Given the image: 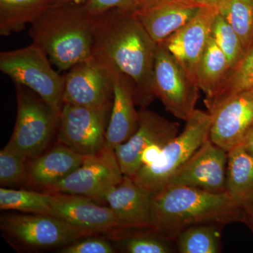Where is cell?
Wrapping results in <instances>:
<instances>
[{
	"label": "cell",
	"mask_w": 253,
	"mask_h": 253,
	"mask_svg": "<svg viewBox=\"0 0 253 253\" xmlns=\"http://www.w3.org/2000/svg\"><path fill=\"white\" fill-rule=\"evenodd\" d=\"M92 18V52L104 56L134 85L136 105L146 108L156 97L154 68L158 43L134 12L113 9Z\"/></svg>",
	"instance_id": "6da1fadb"
},
{
	"label": "cell",
	"mask_w": 253,
	"mask_h": 253,
	"mask_svg": "<svg viewBox=\"0 0 253 253\" xmlns=\"http://www.w3.org/2000/svg\"><path fill=\"white\" fill-rule=\"evenodd\" d=\"M245 220L244 208L226 192L212 193L184 186H166L154 195L153 230L174 241L190 226L225 225Z\"/></svg>",
	"instance_id": "7a4b0ae2"
},
{
	"label": "cell",
	"mask_w": 253,
	"mask_h": 253,
	"mask_svg": "<svg viewBox=\"0 0 253 253\" xmlns=\"http://www.w3.org/2000/svg\"><path fill=\"white\" fill-rule=\"evenodd\" d=\"M29 35L61 71L92 54V18L83 3H56L32 23Z\"/></svg>",
	"instance_id": "3957f363"
},
{
	"label": "cell",
	"mask_w": 253,
	"mask_h": 253,
	"mask_svg": "<svg viewBox=\"0 0 253 253\" xmlns=\"http://www.w3.org/2000/svg\"><path fill=\"white\" fill-rule=\"evenodd\" d=\"M212 123L211 113L196 109L186 121L184 130L164 146L157 161L141 167L131 179L151 194H157L209 138Z\"/></svg>",
	"instance_id": "277c9868"
},
{
	"label": "cell",
	"mask_w": 253,
	"mask_h": 253,
	"mask_svg": "<svg viewBox=\"0 0 253 253\" xmlns=\"http://www.w3.org/2000/svg\"><path fill=\"white\" fill-rule=\"evenodd\" d=\"M47 54L35 43L0 54V71L15 84L29 88L58 113L63 106L65 77L51 67Z\"/></svg>",
	"instance_id": "5b68a950"
},
{
	"label": "cell",
	"mask_w": 253,
	"mask_h": 253,
	"mask_svg": "<svg viewBox=\"0 0 253 253\" xmlns=\"http://www.w3.org/2000/svg\"><path fill=\"white\" fill-rule=\"evenodd\" d=\"M16 84L17 118L10 146L25 157L41 156L49 144L60 113L26 86Z\"/></svg>",
	"instance_id": "8992f818"
},
{
	"label": "cell",
	"mask_w": 253,
	"mask_h": 253,
	"mask_svg": "<svg viewBox=\"0 0 253 253\" xmlns=\"http://www.w3.org/2000/svg\"><path fill=\"white\" fill-rule=\"evenodd\" d=\"M117 70L104 56L92 52L65 76L63 104L109 111Z\"/></svg>",
	"instance_id": "52a82bcc"
},
{
	"label": "cell",
	"mask_w": 253,
	"mask_h": 253,
	"mask_svg": "<svg viewBox=\"0 0 253 253\" xmlns=\"http://www.w3.org/2000/svg\"><path fill=\"white\" fill-rule=\"evenodd\" d=\"M154 89L166 109L178 119L187 121L196 111L200 89L197 83L161 43L155 57Z\"/></svg>",
	"instance_id": "ba28073f"
},
{
	"label": "cell",
	"mask_w": 253,
	"mask_h": 253,
	"mask_svg": "<svg viewBox=\"0 0 253 253\" xmlns=\"http://www.w3.org/2000/svg\"><path fill=\"white\" fill-rule=\"evenodd\" d=\"M123 176L115 150L105 145L96 154L84 156L74 172L47 190L49 193L81 195L94 201H104L108 192Z\"/></svg>",
	"instance_id": "9c48e42d"
},
{
	"label": "cell",
	"mask_w": 253,
	"mask_h": 253,
	"mask_svg": "<svg viewBox=\"0 0 253 253\" xmlns=\"http://www.w3.org/2000/svg\"><path fill=\"white\" fill-rule=\"evenodd\" d=\"M2 230L18 242L33 248L66 246L74 241L96 235L51 214H13L1 218Z\"/></svg>",
	"instance_id": "30bf717a"
},
{
	"label": "cell",
	"mask_w": 253,
	"mask_h": 253,
	"mask_svg": "<svg viewBox=\"0 0 253 253\" xmlns=\"http://www.w3.org/2000/svg\"><path fill=\"white\" fill-rule=\"evenodd\" d=\"M108 111L63 104L59 116V140L82 156L97 153L106 145Z\"/></svg>",
	"instance_id": "8fae6325"
},
{
	"label": "cell",
	"mask_w": 253,
	"mask_h": 253,
	"mask_svg": "<svg viewBox=\"0 0 253 253\" xmlns=\"http://www.w3.org/2000/svg\"><path fill=\"white\" fill-rule=\"evenodd\" d=\"M227 161L228 152L208 138L166 186H184L212 193L226 192Z\"/></svg>",
	"instance_id": "7c38bea8"
},
{
	"label": "cell",
	"mask_w": 253,
	"mask_h": 253,
	"mask_svg": "<svg viewBox=\"0 0 253 253\" xmlns=\"http://www.w3.org/2000/svg\"><path fill=\"white\" fill-rule=\"evenodd\" d=\"M211 114L212 142L226 152L242 144L253 129V87L234 95Z\"/></svg>",
	"instance_id": "4fadbf2b"
},
{
	"label": "cell",
	"mask_w": 253,
	"mask_h": 253,
	"mask_svg": "<svg viewBox=\"0 0 253 253\" xmlns=\"http://www.w3.org/2000/svg\"><path fill=\"white\" fill-rule=\"evenodd\" d=\"M217 12V8L201 6L189 23L161 42L196 83L200 59L211 38L213 22Z\"/></svg>",
	"instance_id": "5bb4252c"
},
{
	"label": "cell",
	"mask_w": 253,
	"mask_h": 253,
	"mask_svg": "<svg viewBox=\"0 0 253 253\" xmlns=\"http://www.w3.org/2000/svg\"><path fill=\"white\" fill-rule=\"evenodd\" d=\"M50 201L51 215L95 234H116L126 230L111 208L99 206L86 196L51 193Z\"/></svg>",
	"instance_id": "9a60e30c"
},
{
	"label": "cell",
	"mask_w": 253,
	"mask_h": 253,
	"mask_svg": "<svg viewBox=\"0 0 253 253\" xmlns=\"http://www.w3.org/2000/svg\"><path fill=\"white\" fill-rule=\"evenodd\" d=\"M139 113V126L135 133L115 149L123 174L129 177L140 169L141 154L145 148L154 141L168 143L179 133V123L171 122L146 108H141Z\"/></svg>",
	"instance_id": "2e32d148"
},
{
	"label": "cell",
	"mask_w": 253,
	"mask_h": 253,
	"mask_svg": "<svg viewBox=\"0 0 253 253\" xmlns=\"http://www.w3.org/2000/svg\"><path fill=\"white\" fill-rule=\"evenodd\" d=\"M154 195L129 176L110 190L104 201L109 204L125 229H153Z\"/></svg>",
	"instance_id": "e0dca14e"
},
{
	"label": "cell",
	"mask_w": 253,
	"mask_h": 253,
	"mask_svg": "<svg viewBox=\"0 0 253 253\" xmlns=\"http://www.w3.org/2000/svg\"><path fill=\"white\" fill-rule=\"evenodd\" d=\"M201 6L193 0H146L134 13L158 44L189 23Z\"/></svg>",
	"instance_id": "ac0fdd59"
},
{
	"label": "cell",
	"mask_w": 253,
	"mask_h": 253,
	"mask_svg": "<svg viewBox=\"0 0 253 253\" xmlns=\"http://www.w3.org/2000/svg\"><path fill=\"white\" fill-rule=\"evenodd\" d=\"M135 105L134 83L117 70L111 116L106 131V145L111 149L115 150L126 142L137 129L139 113L136 111Z\"/></svg>",
	"instance_id": "d6986e66"
},
{
	"label": "cell",
	"mask_w": 253,
	"mask_h": 253,
	"mask_svg": "<svg viewBox=\"0 0 253 253\" xmlns=\"http://www.w3.org/2000/svg\"><path fill=\"white\" fill-rule=\"evenodd\" d=\"M84 158L65 145H60L35 158L28 167V179L47 189L74 172Z\"/></svg>",
	"instance_id": "ffe728a7"
},
{
	"label": "cell",
	"mask_w": 253,
	"mask_h": 253,
	"mask_svg": "<svg viewBox=\"0 0 253 253\" xmlns=\"http://www.w3.org/2000/svg\"><path fill=\"white\" fill-rule=\"evenodd\" d=\"M226 192L244 208L253 201V156L241 145L228 152Z\"/></svg>",
	"instance_id": "44dd1931"
},
{
	"label": "cell",
	"mask_w": 253,
	"mask_h": 253,
	"mask_svg": "<svg viewBox=\"0 0 253 253\" xmlns=\"http://www.w3.org/2000/svg\"><path fill=\"white\" fill-rule=\"evenodd\" d=\"M56 3L55 0H0V36L22 31Z\"/></svg>",
	"instance_id": "7402d4cb"
},
{
	"label": "cell",
	"mask_w": 253,
	"mask_h": 253,
	"mask_svg": "<svg viewBox=\"0 0 253 253\" xmlns=\"http://www.w3.org/2000/svg\"><path fill=\"white\" fill-rule=\"evenodd\" d=\"M230 69L226 55L211 37L196 72V83L206 95L205 99L212 97Z\"/></svg>",
	"instance_id": "603a6c76"
},
{
	"label": "cell",
	"mask_w": 253,
	"mask_h": 253,
	"mask_svg": "<svg viewBox=\"0 0 253 253\" xmlns=\"http://www.w3.org/2000/svg\"><path fill=\"white\" fill-rule=\"evenodd\" d=\"M253 87V45L245 52L212 97L205 99L208 111L212 113L223 103L242 91Z\"/></svg>",
	"instance_id": "cb8c5ba5"
},
{
	"label": "cell",
	"mask_w": 253,
	"mask_h": 253,
	"mask_svg": "<svg viewBox=\"0 0 253 253\" xmlns=\"http://www.w3.org/2000/svg\"><path fill=\"white\" fill-rule=\"evenodd\" d=\"M215 224L190 226L176 236V250L180 253H217L221 250V228Z\"/></svg>",
	"instance_id": "d4e9b609"
},
{
	"label": "cell",
	"mask_w": 253,
	"mask_h": 253,
	"mask_svg": "<svg viewBox=\"0 0 253 253\" xmlns=\"http://www.w3.org/2000/svg\"><path fill=\"white\" fill-rule=\"evenodd\" d=\"M217 10L234 28L247 51L253 41V0H222Z\"/></svg>",
	"instance_id": "484cf974"
},
{
	"label": "cell",
	"mask_w": 253,
	"mask_h": 253,
	"mask_svg": "<svg viewBox=\"0 0 253 253\" xmlns=\"http://www.w3.org/2000/svg\"><path fill=\"white\" fill-rule=\"evenodd\" d=\"M51 193L0 189V208L32 214H51Z\"/></svg>",
	"instance_id": "4316f807"
},
{
	"label": "cell",
	"mask_w": 253,
	"mask_h": 253,
	"mask_svg": "<svg viewBox=\"0 0 253 253\" xmlns=\"http://www.w3.org/2000/svg\"><path fill=\"white\" fill-rule=\"evenodd\" d=\"M173 242L150 229L120 236L117 246L123 252L127 253H171L175 251Z\"/></svg>",
	"instance_id": "83f0119b"
},
{
	"label": "cell",
	"mask_w": 253,
	"mask_h": 253,
	"mask_svg": "<svg viewBox=\"0 0 253 253\" xmlns=\"http://www.w3.org/2000/svg\"><path fill=\"white\" fill-rule=\"evenodd\" d=\"M211 37L226 55L231 69L237 64L246 51L236 32L219 12L216 14L213 22Z\"/></svg>",
	"instance_id": "f1b7e54d"
},
{
	"label": "cell",
	"mask_w": 253,
	"mask_h": 253,
	"mask_svg": "<svg viewBox=\"0 0 253 253\" xmlns=\"http://www.w3.org/2000/svg\"><path fill=\"white\" fill-rule=\"evenodd\" d=\"M28 158L7 144L0 152V184L11 186L28 179Z\"/></svg>",
	"instance_id": "f546056e"
},
{
	"label": "cell",
	"mask_w": 253,
	"mask_h": 253,
	"mask_svg": "<svg viewBox=\"0 0 253 253\" xmlns=\"http://www.w3.org/2000/svg\"><path fill=\"white\" fill-rule=\"evenodd\" d=\"M146 0H84V7L91 16H96L113 9L135 12Z\"/></svg>",
	"instance_id": "4dcf8cb0"
},
{
	"label": "cell",
	"mask_w": 253,
	"mask_h": 253,
	"mask_svg": "<svg viewBox=\"0 0 253 253\" xmlns=\"http://www.w3.org/2000/svg\"><path fill=\"white\" fill-rule=\"evenodd\" d=\"M83 238L72 244L63 246L62 253H113L115 249L109 241L100 238Z\"/></svg>",
	"instance_id": "1f68e13d"
},
{
	"label": "cell",
	"mask_w": 253,
	"mask_h": 253,
	"mask_svg": "<svg viewBox=\"0 0 253 253\" xmlns=\"http://www.w3.org/2000/svg\"><path fill=\"white\" fill-rule=\"evenodd\" d=\"M168 143L163 142V141H154L147 147L145 148L141 154V167L154 164L161 156L163 148Z\"/></svg>",
	"instance_id": "d6a6232c"
},
{
	"label": "cell",
	"mask_w": 253,
	"mask_h": 253,
	"mask_svg": "<svg viewBox=\"0 0 253 253\" xmlns=\"http://www.w3.org/2000/svg\"><path fill=\"white\" fill-rule=\"evenodd\" d=\"M245 220L253 231V201L244 208Z\"/></svg>",
	"instance_id": "836d02e7"
},
{
	"label": "cell",
	"mask_w": 253,
	"mask_h": 253,
	"mask_svg": "<svg viewBox=\"0 0 253 253\" xmlns=\"http://www.w3.org/2000/svg\"><path fill=\"white\" fill-rule=\"evenodd\" d=\"M245 150L253 156V129L241 144Z\"/></svg>",
	"instance_id": "e575fe53"
},
{
	"label": "cell",
	"mask_w": 253,
	"mask_h": 253,
	"mask_svg": "<svg viewBox=\"0 0 253 253\" xmlns=\"http://www.w3.org/2000/svg\"><path fill=\"white\" fill-rule=\"evenodd\" d=\"M193 1L201 5V6H207L217 8V6H219L222 0H193Z\"/></svg>",
	"instance_id": "d590c367"
},
{
	"label": "cell",
	"mask_w": 253,
	"mask_h": 253,
	"mask_svg": "<svg viewBox=\"0 0 253 253\" xmlns=\"http://www.w3.org/2000/svg\"><path fill=\"white\" fill-rule=\"evenodd\" d=\"M56 3L68 4V3H83L84 0H55Z\"/></svg>",
	"instance_id": "8d00e7d4"
}]
</instances>
